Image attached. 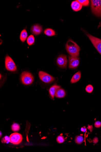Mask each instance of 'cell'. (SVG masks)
<instances>
[{"label":"cell","instance_id":"9c48e42d","mask_svg":"<svg viewBox=\"0 0 101 152\" xmlns=\"http://www.w3.org/2000/svg\"><path fill=\"white\" fill-rule=\"evenodd\" d=\"M68 58L69 68L75 69L77 67L80 63L79 58L71 56H68Z\"/></svg>","mask_w":101,"mask_h":152},{"label":"cell","instance_id":"277c9868","mask_svg":"<svg viewBox=\"0 0 101 152\" xmlns=\"http://www.w3.org/2000/svg\"><path fill=\"white\" fill-rule=\"evenodd\" d=\"M5 66L7 70L9 71L15 72L17 70V67L13 60L11 57L7 56L5 59Z\"/></svg>","mask_w":101,"mask_h":152},{"label":"cell","instance_id":"603a6c76","mask_svg":"<svg viewBox=\"0 0 101 152\" xmlns=\"http://www.w3.org/2000/svg\"><path fill=\"white\" fill-rule=\"evenodd\" d=\"M2 142L4 143H8L10 142V137L7 136H5L2 140Z\"/></svg>","mask_w":101,"mask_h":152},{"label":"cell","instance_id":"d4e9b609","mask_svg":"<svg viewBox=\"0 0 101 152\" xmlns=\"http://www.w3.org/2000/svg\"><path fill=\"white\" fill-rule=\"evenodd\" d=\"M98 138L97 137H95L94 138L93 140V143H95V144H96V143L98 142Z\"/></svg>","mask_w":101,"mask_h":152},{"label":"cell","instance_id":"ac0fdd59","mask_svg":"<svg viewBox=\"0 0 101 152\" xmlns=\"http://www.w3.org/2000/svg\"><path fill=\"white\" fill-rule=\"evenodd\" d=\"M35 38L33 35H30L27 38V42L29 45H31L35 42Z\"/></svg>","mask_w":101,"mask_h":152},{"label":"cell","instance_id":"2e32d148","mask_svg":"<svg viewBox=\"0 0 101 152\" xmlns=\"http://www.w3.org/2000/svg\"><path fill=\"white\" fill-rule=\"evenodd\" d=\"M44 34L48 36H52L56 35V32L52 29L50 28H47L44 31Z\"/></svg>","mask_w":101,"mask_h":152},{"label":"cell","instance_id":"4fadbf2b","mask_svg":"<svg viewBox=\"0 0 101 152\" xmlns=\"http://www.w3.org/2000/svg\"><path fill=\"white\" fill-rule=\"evenodd\" d=\"M81 77V72L79 71L78 72L75 74L72 77L71 82V83H75L78 82L80 80Z\"/></svg>","mask_w":101,"mask_h":152},{"label":"cell","instance_id":"f1b7e54d","mask_svg":"<svg viewBox=\"0 0 101 152\" xmlns=\"http://www.w3.org/2000/svg\"></svg>","mask_w":101,"mask_h":152},{"label":"cell","instance_id":"3957f363","mask_svg":"<svg viewBox=\"0 0 101 152\" xmlns=\"http://www.w3.org/2000/svg\"><path fill=\"white\" fill-rule=\"evenodd\" d=\"M21 82L24 85H29L32 84L34 82L33 75L30 72L25 71L22 73L21 75Z\"/></svg>","mask_w":101,"mask_h":152},{"label":"cell","instance_id":"8992f818","mask_svg":"<svg viewBox=\"0 0 101 152\" xmlns=\"http://www.w3.org/2000/svg\"><path fill=\"white\" fill-rule=\"evenodd\" d=\"M10 142L14 145H18L22 142L23 137L21 134L14 133L10 136Z\"/></svg>","mask_w":101,"mask_h":152},{"label":"cell","instance_id":"484cf974","mask_svg":"<svg viewBox=\"0 0 101 152\" xmlns=\"http://www.w3.org/2000/svg\"><path fill=\"white\" fill-rule=\"evenodd\" d=\"M87 128L91 132H92L93 130V126L92 125H89Z\"/></svg>","mask_w":101,"mask_h":152},{"label":"cell","instance_id":"4316f807","mask_svg":"<svg viewBox=\"0 0 101 152\" xmlns=\"http://www.w3.org/2000/svg\"><path fill=\"white\" fill-rule=\"evenodd\" d=\"M87 130V129L85 128V127H82L81 129V131L82 132H85Z\"/></svg>","mask_w":101,"mask_h":152},{"label":"cell","instance_id":"30bf717a","mask_svg":"<svg viewBox=\"0 0 101 152\" xmlns=\"http://www.w3.org/2000/svg\"><path fill=\"white\" fill-rule=\"evenodd\" d=\"M42 30V28L41 26L36 24L32 26L31 29V31L34 35H37L40 34Z\"/></svg>","mask_w":101,"mask_h":152},{"label":"cell","instance_id":"52a82bcc","mask_svg":"<svg viewBox=\"0 0 101 152\" xmlns=\"http://www.w3.org/2000/svg\"><path fill=\"white\" fill-rule=\"evenodd\" d=\"M39 78L44 83H49L53 82L54 80V77L44 71H39Z\"/></svg>","mask_w":101,"mask_h":152},{"label":"cell","instance_id":"ffe728a7","mask_svg":"<svg viewBox=\"0 0 101 152\" xmlns=\"http://www.w3.org/2000/svg\"><path fill=\"white\" fill-rule=\"evenodd\" d=\"M94 90L93 86L91 85H87L85 88L86 91L88 93H90L92 92Z\"/></svg>","mask_w":101,"mask_h":152},{"label":"cell","instance_id":"83f0119b","mask_svg":"<svg viewBox=\"0 0 101 152\" xmlns=\"http://www.w3.org/2000/svg\"><path fill=\"white\" fill-rule=\"evenodd\" d=\"M1 135H2V133L1 132Z\"/></svg>","mask_w":101,"mask_h":152},{"label":"cell","instance_id":"e0dca14e","mask_svg":"<svg viewBox=\"0 0 101 152\" xmlns=\"http://www.w3.org/2000/svg\"><path fill=\"white\" fill-rule=\"evenodd\" d=\"M84 140L83 136L80 135L77 136L75 138V142L77 144L80 145L82 143Z\"/></svg>","mask_w":101,"mask_h":152},{"label":"cell","instance_id":"7402d4cb","mask_svg":"<svg viewBox=\"0 0 101 152\" xmlns=\"http://www.w3.org/2000/svg\"><path fill=\"white\" fill-rule=\"evenodd\" d=\"M79 2L81 3L82 6H88L89 5V1L88 0H78Z\"/></svg>","mask_w":101,"mask_h":152},{"label":"cell","instance_id":"7c38bea8","mask_svg":"<svg viewBox=\"0 0 101 152\" xmlns=\"http://www.w3.org/2000/svg\"><path fill=\"white\" fill-rule=\"evenodd\" d=\"M60 88V87L59 86L54 85L52 86L50 88L49 91V93L52 99H54L56 91Z\"/></svg>","mask_w":101,"mask_h":152},{"label":"cell","instance_id":"5bb4252c","mask_svg":"<svg viewBox=\"0 0 101 152\" xmlns=\"http://www.w3.org/2000/svg\"><path fill=\"white\" fill-rule=\"evenodd\" d=\"M66 95V91L64 89L59 88L57 90L55 96L59 98H64Z\"/></svg>","mask_w":101,"mask_h":152},{"label":"cell","instance_id":"8fae6325","mask_svg":"<svg viewBox=\"0 0 101 152\" xmlns=\"http://www.w3.org/2000/svg\"><path fill=\"white\" fill-rule=\"evenodd\" d=\"M71 8L74 11H78L81 9L82 5L78 1H73L71 5Z\"/></svg>","mask_w":101,"mask_h":152},{"label":"cell","instance_id":"7a4b0ae2","mask_svg":"<svg viewBox=\"0 0 101 152\" xmlns=\"http://www.w3.org/2000/svg\"><path fill=\"white\" fill-rule=\"evenodd\" d=\"M92 12L96 16L101 17V0L91 1Z\"/></svg>","mask_w":101,"mask_h":152},{"label":"cell","instance_id":"9a60e30c","mask_svg":"<svg viewBox=\"0 0 101 152\" xmlns=\"http://www.w3.org/2000/svg\"><path fill=\"white\" fill-rule=\"evenodd\" d=\"M28 34L26 30L24 29L22 30L20 34V38L22 42H24L27 39Z\"/></svg>","mask_w":101,"mask_h":152},{"label":"cell","instance_id":"d6986e66","mask_svg":"<svg viewBox=\"0 0 101 152\" xmlns=\"http://www.w3.org/2000/svg\"><path fill=\"white\" fill-rule=\"evenodd\" d=\"M11 129L13 132H17L20 130V125L17 123L13 124L11 126Z\"/></svg>","mask_w":101,"mask_h":152},{"label":"cell","instance_id":"6da1fadb","mask_svg":"<svg viewBox=\"0 0 101 152\" xmlns=\"http://www.w3.org/2000/svg\"><path fill=\"white\" fill-rule=\"evenodd\" d=\"M67 51L71 57H78L79 56L80 48L76 43L69 39L66 45Z\"/></svg>","mask_w":101,"mask_h":152},{"label":"cell","instance_id":"ba28073f","mask_svg":"<svg viewBox=\"0 0 101 152\" xmlns=\"http://www.w3.org/2000/svg\"><path fill=\"white\" fill-rule=\"evenodd\" d=\"M56 62L58 66L61 68H66L67 66L68 62L67 58L64 54L59 55L57 59Z\"/></svg>","mask_w":101,"mask_h":152},{"label":"cell","instance_id":"5b68a950","mask_svg":"<svg viewBox=\"0 0 101 152\" xmlns=\"http://www.w3.org/2000/svg\"><path fill=\"white\" fill-rule=\"evenodd\" d=\"M86 35L88 36L96 49L101 55V39L94 37L89 34H87Z\"/></svg>","mask_w":101,"mask_h":152},{"label":"cell","instance_id":"cb8c5ba5","mask_svg":"<svg viewBox=\"0 0 101 152\" xmlns=\"http://www.w3.org/2000/svg\"><path fill=\"white\" fill-rule=\"evenodd\" d=\"M95 126L96 128H100L101 127V122L100 121L96 122L95 123Z\"/></svg>","mask_w":101,"mask_h":152},{"label":"cell","instance_id":"44dd1931","mask_svg":"<svg viewBox=\"0 0 101 152\" xmlns=\"http://www.w3.org/2000/svg\"><path fill=\"white\" fill-rule=\"evenodd\" d=\"M57 141L58 143L61 144L64 142L65 141V139L64 137L62 136L59 135L58 136L57 138Z\"/></svg>","mask_w":101,"mask_h":152}]
</instances>
